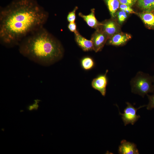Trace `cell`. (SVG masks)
Returning <instances> with one entry per match:
<instances>
[{
  "label": "cell",
  "mask_w": 154,
  "mask_h": 154,
  "mask_svg": "<svg viewBox=\"0 0 154 154\" xmlns=\"http://www.w3.org/2000/svg\"><path fill=\"white\" fill-rule=\"evenodd\" d=\"M152 77H153V87H154V75L152 76Z\"/></svg>",
  "instance_id": "obj_22"
},
{
  "label": "cell",
  "mask_w": 154,
  "mask_h": 154,
  "mask_svg": "<svg viewBox=\"0 0 154 154\" xmlns=\"http://www.w3.org/2000/svg\"><path fill=\"white\" fill-rule=\"evenodd\" d=\"M68 28L70 31L74 33V34L78 33L77 30L76 25L75 22L69 23L68 25Z\"/></svg>",
  "instance_id": "obj_21"
},
{
  "label": "cell",
  "mask_w": 154,
  "mask_h": 154,
  "mask_svg": "<svg viewBox=\"0 0 154 154\" xmlns=\"http://www.w3.org/2000/svg\"><path fill=\"white\" fill-rule=\"evenodd\" d=\"M131 38V36L127 33H117L108 39V44L115 46L123 45Z\"/></svg>",
  "instance_id": "obj_9"
},
{
  "label": "cell",
  "mask_w": 154,
  "mask_h": 154,
  "mask_svg": "<svg viewBox=\"0 0 154 154\" xmlns=\"http://www.w3.org/2000/svg\"><path fill=\"white\" fill-rule=\"evenodd\" d=\"M126 103L127 106L124 109L123 113H121L119 111V114L121 116L124 125L129 124L133 125L140 117L139 115L137 114V110L141 108L146 106V105H143L136 108L130 103L128 102Z\"/></svg>",
  "instance_id": "obj_4"
},
{
  "label": "cell",
  "mask_w": 154,
  "mask_h": 154,
  "mask_svg": "<svg viewBox=\"0 0 154 154\" xmlns=\"http://www.w3.org/2000/svg\"><path fill=\"white\" fill-rule=\"evenodd\" d=\"M18 46L23 56L44 66L59 61L64 55L60 42L44 27L26 37Z\"/></svg>",
  "instance_id": "obj_2"
},
{
  "label": "cell",
  "mask_w": 154,
  "mask_h": 154,
  "mask_svg": "<svg viewBox=\"0 0 154 154\" xmlns=\"http://www.w3.org/2000/svg\"><path fill=\"white\" fill-rule=\"evenodd\" d=\"M130 84L132 92L143 97L154 92L152 76L148 74L139 72L132 79Z\"/></svg>",
  "instance_id": "obj_3"
},
{
  "label": "cell",
  "mask_w": 154,
  "mask_h": 154,
  "mask_svg": "<svg viewBox=\"0 0 154 154\" xmlns=\"http://www.w3.org/2000/svg\"><path fill=\"white\" fill-rule=\"evenodd\" d=\"M120 154H139V152L134 143L123 139L120 142L118 149Z\"/></svg>",
  "instance_id": "obj_8"
},
{
  "label": "cell",
  "mask_w": 154,
  "mask_h": 154,
  "mask_svg": "<svg viewBox=\"0 0 154 154\" xmlns=\"http://www.w3.org/2000/svg\"><path fill=\"white\" fill-rule=\"evenodd\" d=\"M108 9L112 17H115L116 12L119 8L120 3L118 0H106Z\"/></svg>",
  "instance_id": "obj_14"
},
{
  "label": "cell",
  "mask_w": 154,
  "mask_h": 154,
  "mask_svg": "<svg viewBox=\"0 0 154 154\" xmlns=\"http://www.w3.org/2000/svg\"><path fill=\"white\" fill-rule=\"evenodd\" d=\"M78 15L84 20L89 27L96 30L100 28L101 23L98 21L95 17L94 9H92L90 13L87 15H83L81 13H79Z\"/></svg>",
  "instance_id": "obj_10"
},
{
  "label": "cell",
  "mask_w": 154,
  "mask_h": 154,
  "mask_svg": "<svg viewBox=\"0 0 154 154\" xmlns=\"http://www.w3.org/2000/svg\"><path fill=\"white\" fill-rule=\"evenodd\" d=\"M139 7L145 12L154 10V0H138Z\"/></svg>",
  "instance_id": "obj_13"
},
{
  "label": "cell",
  "mask_w": 154,
  "mask_h": 154,
  "mask_svg": "<svg viewBox=\"0 0 154 154\" xmlns=\"http://www.w3.org/2000/svg\"><path fill=\"white\" fill-rule=\"evenodd\" d=\"M99 29L103 31L109 38L117 33L118 27L117 24L115 21L110 19L106 20L101 23Z\"/></svg>",
  "instance_id": "obj_7"
},
{
  "label": "cell",
  "mask_w": 154,
  "mask_h": 154,
  "mask_svg": "<svg viewBox=\"0 0 154 154\" xmlns=\"http://www.w3.org/2000/svg\"><path fill=\"white\" fill-rule=\"evenodd\" d=\"M143 23L147 26L154 28V14L150 12L139 13L138 14Z\"/></svg>",
  "instance_id": "obj_12"
},
{
  "label": "cell",
  "mask_w": 154,
  "mask_h": 154,
  "mask_svg": "<svg viewBox=\"0 0 154 154\" xmlns=\"http://www.w3.org/2000/svg\"><path fill=\"white\" fill-rule=\"evenodd\" d=\"M48 13L35 0H14L0 9V42L18 46L26 37L44 27Z\"/></svg>",
  "instance_id": "obj_1"
},
{
  "label": "cell",
  "mask_w": 154,
  "mask_h": 154,
  "mask_svg": "<svg viewBox=\"0 0 154 154\" xmlns=\"http://www.w3.org/2000/svg\"><path fill=\"white\" fill-rule=\"evenodd\" d=\"M148 99V104L146 105L147 110H151L154 108V94L152 95H147Z\"/></svg>",
  "instance_id": "obj_17"
},
{
  "label": "cell",
  "mask_w": 154,
  "mask_h": 154,
  "mask_svg": "<svg viewBox=\"0 0 154 154\" xmlns=\"http://www.w3.org/2000/svg\"><path fill=\"white\" fill-rule=\"evenodd\" d=\"M78 9V7H76L72 11L68 13L67 16V20L69 23L75 22L76 17V12Z\"/></svg>",
  "instance_id": "obj_18"
},
{
  "label": "cell",
  "mask_w": 154,
  "mask_h": 154,
  "mask_svg": "<svg viewBox=\"0 0 154 154\" xmlns=\"http://www.w3.org/2000/svg\"><path fill=\"white\" fill-rule=\"evenodd\" d=\"M107 70L104 74L98 76L93 79L91 85L94 89L99 91L103 96H105L106 93V88L108 82Z\"/></svg>",
  "instance_id": "obj_6"
},
{
  "label": "cell",
  "mask_w": 154,
  "mask_h": 154,
  "mask_svg": "<svg viewBox=\"0 0 154 154\" xmlns=\"http://www.w3.org/2000/svg\"><path fill=\"white\" fill-rule=\"evenodd\" d=\"M120 4H124L132 7L136 3L137 0H118Z\"/></svg>",
  "instance_id": "obj_20"
},
{
  "label": "cell",
  "mask_w": 154,
  "mask_h": 154,
  "mask_svg": "<svg viewBox=\"0 0 154 154\" xmlns=\"http://www.w3.org/2000/svg\"><path fill=\"white\" fill-rule=\"evenodd\" d=\"M109 38L108 36L101 29H99L96 30L91 39L93 50L96 52L101 50Z\"/></svg>",
  "instance_id": "obj_5"
},
{
  "label": "cell",
  "mask_w": 154,
  "mask_h": 154,
  "mask_svg": "<svg viewBox=\"0 0 154 154\" xmlns=\"http://www.w3.org/2000/svg\"><path fill=\"white\" fill-rule=\"evenodd\" d=\"M75 41L78 45L85 51L93 50L92 42L91 40H88L85 38L79 33L75 34Z\"/></svg>",
  "instance_id": "obj_11"
},
{
  "label": "cell",
  "mask_w": 154,
  "mask_h": 154,
  "mask_svg": "<svg viewBox=\"0 0 154 154\" xmlns=\"http://www.w3.org/2000/svg\"><path fill=\"white\" fill-rule=\"evenodd\" d=\"M116 14L119 22L120 24L124 22L127 17V13L121 10L117 12Z\"/></svg>",
  "instance_id": "obj_16"
},
{
  "label": "cell",
  "mask_w": 154,
  "mask_h": 154,
  "mask_svg": "<svg viewBox=\"0 0 154 154\" xmlns=\"http://www.w3.org/2000/svg\"><path fill=\"white\" fill-rule=\"evenodd\" d=\"M119 8L121 11H124L127 13H135V12L131 7L124 4H121Z\"/></svg>",
  "instance_id": "obj_19"
},
{
  "label": "cell",
  "mask_w": 154,
  "mask_h": 154,
  "mask_svg": "<svg viewBox=\"0 0 154 154\" xmlns=\"http://www.w3.org/2000/svg\"><path fill=\"white\" fill-rule=\"evenodd\" d=\"M81 64L82 67L85 70H88L91 69L94 66V62L93 59L89 56L85 57L82 59Z\"/></svg>",
  "instance_id": "obj_15"
}]
</instances>
